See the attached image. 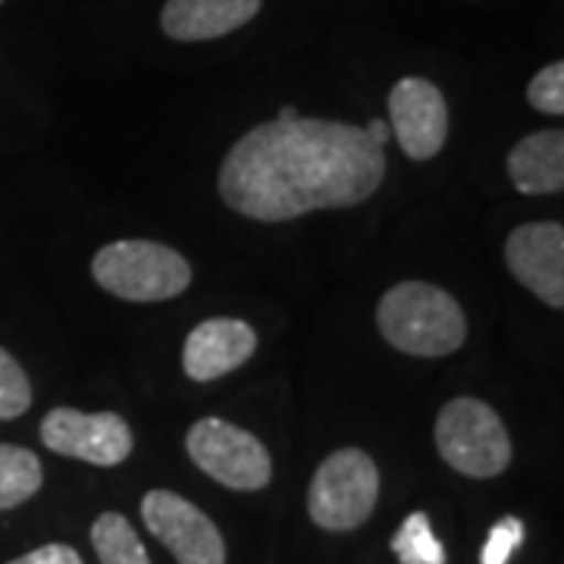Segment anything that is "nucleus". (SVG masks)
Returning a JSON list of instances; mask_svg holds the SVG:
<instances>
[{
  "label": "nucleus",
  "instance_id": "9",
  "mask_svg": "<svg viewBox=\"0 0 564 564\" xmlns=\"http://www.w3.org/2000/svg\"><path fill=\"white\" fill-rule=\"evenodd\" d=\"M389 129L411 161H433L448 139V104L433 82L404 76L389 91Z\"/></svg>",
  "mask_w": 564,
  "mask_h": 564
},
{
  "label": "nucleus",
  "instance_id": "17",
  "mask_svg": "<svg viewBox=\"0 0 564 564\" xmlns=\"http://www.w3.org/2000/svg\"><path fill=\"white\" fill-rule=\"evenodd\" d=\"M32 408V383L20 361L0 348V421H17Z\"/></svg>",
  "mask_w": 564,
  "mask_h": 564
},
{
  "label": "nucleus",
  "instance_id": "12",
  "mask_svg": "<svg viewBox=\"0 0 564 564\" xmlns=\"http://www.w3.org/2000/svg\"><path fill=\"white\" fill-rule=\"evenodd\" d=\"M263 0H166L161 29L173 41H214L242 29L261 13Z\"/></svg>",
  "mask_w": 564,
  "mask_h": 564
},
{
  "label": "nucleus",
  "instance_id": "19",
  "mask_svg": "<svg viewBox=\"0 0 564 564\" xmlns=\"http://www.w3.org/2000/svg\"><path fill=\"white\" fill-rule=\"evenodd\" d=\"M527 530L521 518L508 514L502 521H496L489 536H486L484 552H480V564H508L511 555L524 545Z\"/></svg>",
  "mask_w": 564,
  "mask_h": 564
},
{
  "label": "nucleus",
  "instance_id": "8",
  "mask_svg": "<svg viewBox=\"0 0 564 564\" xmlns=\"http://www.w3.org/2000/svg\"><path fill=\"white\" fill-rule=\"evenodd\" d=\"M41 443L54 455L95 464V467H117L132 455V430L113 411L85 414L76 408H54L41 421Z\"/></svg>",
  "mask_w": 564,
  "mask_h": 564
},
{
  "label": "nucleus",
  "instance_id": "21",
  "mask_svg": "<svg viewBox=\"0 0 564 564\" xmlns=\"http://www.w3.org/2000/svg\"><path fill=\"white\" fill-rule=\"evenodd\" d=\"M364 129H367V135H370V139L377 141V144H383V148H386V141L392 139V129H389V122L383 120H370Z\"/></svg>",
  "mask_w": 564,
  "mask_h": 564
},
{
  "label": "nucleus",
  "instance_id": "13",
  "mask_svg": "<svg viewBox=\"0 0 564 564\" xmlns=\"http://www.w3.org/2000/svg\"><path fill=\"white\" fill-rule=\"evenodd\" d=\"M508 180L521 195H558L564 188V132L540 129L508 154Z\"/></svg>",
  "mask_w": 564,
  "mask_h": 564
},
{
  "label": "nucleus",
  "instance_id": "10",
  "mask_svg": "<svg viewBox=\"0 0 564 564\" xmlns=\"http://www.w3.org/2000/svg\"><path fill=\"white\" fill-rule=\"evenodd\" d=\"M505 263L514 280L549 307H564V226L521 223L505 239Z\"/></svg>",
  "mask_w": 564,
  "mask_h": 564
},
{
  "label": "nucleus",
  "instance_id": "14",
  "mask_svg": "<svg viewBox=\"0 0 564 564\" xmlns=\"http://www.w3.org/2000/svg\"><path fill=\"white\" fill-rule=\"evenodd\" d=\"M44 484L39 455L22 445L0 443V511L25 505Z\"/></svg>",
  "mask_w": 564,
  "mask_h": 564
},
{
  "label": "nucleus",
  "instance_id": "5",
  "mask_svg": "<svg viewBox=\"0 0 564 564\" xmlns=\"http://www.w3.org/2000/svg\"><path fill=\"white\" fill-rule=\"evenodd\" d=\"M380 499V470L361 448L326 455L307 486V514L329 533H351L373 514Z\"/></svg>",
  "mask_w": 564,
  "mask_h": 564
},
{
  "label": "nucleus",
  "instance_id": "16",
  "mask_svg": "<svg viewBox=\"0 0 564 564\" xmlns=\"http://www.w3.org/2000/svg\"><path fill=\"white\" fill-rule=\"evenodd\" d=\"M392 552L399 564H445V545L433 533L430 514L414 511L392 533Z\"/></svg>",
  "mask_w": 564,
  "mask_h": 564
},
{
  "label": "nucleus",
  "instance_id": "22",
  "mask_svg": "<svg viewBox=\"0 0 564 564\" xmlns=\"http://www.w3.org/2000/svg\"><path fill=\"white\" fill-rule=\"evenodd\" d=\"M0 3H3V0H0Z\"/></svg>",
  "mask_w": 564,
  "mask_h": 564
},
{
  "label": "nucleus",
  "instance_id": "6",
  "mask_svg": "<svg viewBox=\"0 0 564 564\" xmlns=\"http://www.w3.org/2000/svg\"><path fill=\"white\" fill-rule=\"evenodd\" d=\"M185 452L202 474L236 492H258L273 480V458L267 445L254 433L220 417L192 423Z\"/></svg>",
  "mask_w": 564,
  "mask_h": 564
},
{
  "label": "nucleus",
  "instance_id": "20",
  "mask_svg": "<svg viewBox=\"0 0 564 564\" xmlns=\"http://www.w3.org/2000/svg\"><path fill=\"white\" fill-rule=\"evenodd\" d=\"M7 564H82V555L73 545L47 543L39 545V549H32V552H25V555H20V558H13V562Z\"/></svg>",
  "mask_w": 564,
  "mask_h": 564
},
{
  "label": "nucleus",
  "instance_id": "2",
  "mask_svg": "<svg viewBox=\"0 0 564 564\" xmlns=\"http://www.w3.org/2000/svg\"><path fill=\"white\" fill-rule=\"evenodd\" d=\"M377 326L383 339L402 355L445 358L467 339L462 304L433 282L408 280L392 285L377 304Z\"/></svg>",
  "mask_w": 564,
  "mask_h": 564
},
{
  "label": "nucleus",
  "instance_id": "7",
  "mask_svg": "<svg viewBox=\"0 0 564 564\" xmlns=\"http://www.w3.org/2000/svg\"><path fill=\"white\" fill-rule=\"evenodd\" d=\"M141 521L180 564H226V543L198 505L170 489H151L141 499Z\"/></svg>",
  "mask_w": 564,
  "mask_h": 564
},
{
  "label": "nucleus",
  "instance_id": "1",
  "mask_svg": "<svg viewBox=\"0 0 564 564\" xmlns=\"http://www.w3.org/2000/svg\"><path fill=\"white\" fill-rule=\"evenodd\" d=\"M386 148L364 126L311 120L295 107L245 132L220 166L226 207L258 223H285L311 210H343L377 195Z\"/></svg>",
  "mask_w": 564,
  "mask_h": 564
},
{
  "label": "nucleus",
  "instance_id": "4",
  "mask_svg": "<svg viewBox=\"0 0 564 564\" xmlns=\"http://www.w3.org/2000/svg\"><path fill=\"white\" fill-rule=\"evenodd\" d=\"M436 448L443 462L464 477L489 480L511 464V440L492 404L480 399H452L436 417Z\"/></svg>",
  "mask_w": 564,
  "mask_h": 564
},
{
  "label": "nucleus",
  "instance_id": "11",
  "mask_svg": "<svg viewBox=\"0 0 564 564\" xmlns=\"http://www.w3.org/2000/svg\"><path fill=\"white\" fill-rule=\"evenodd\" d=\"M258 351V333L239 317L202 321L182 345V370L195 383H210L239 370Z\"/></svg>",
  "mask_w": 564,
  "mask_h": 564
},
{
  "label": "nucleus",
  "instance_id": "18",
  "mask_svg": "<svg viewBox=\"0 0 564 564\" xmlns=\"http://www.w3.org/2000/svg\"><path fill=\"white\" fill-rule=\"evenodd\" d=\"M527 101L533 110L545 117H562L564 113V63L555 61L543 66L533 82L527 85Z\"/></svg>",
  "mask_w": 564,
  "mask_h": 564
},
{
  "label": "nucleus",
  "instance_id": "3",
  "mask_svg": "<svg viewBox=\"0 0 564 564\" xmlns=\"http://www.w3.org/2000/svg\"><path fill=\"white\" fill-rule=\"evenodd\" d=\"M91 276L122 302H170L192 285V267L176 248L151 239H122L98 248Z\"/></svg>",
  "mask_w": 564,
  "mask_h": 564
},
{
  "label": "nucleus",
  "instance_id": "15",
  "mask_svg": "<svg viewBox=\"0 0 564 564\" xmlns=\"http://www.w3.org/2000/svg\"><path fill=\"white\" fill-rule=\"evenodd\" d=\"M91 545H95V555L101 564H151L135 527L117 511H104L95 518Z\"/></svg>",
  "mask_w": 564,
  "mask_h": 564
}]
</instances>
